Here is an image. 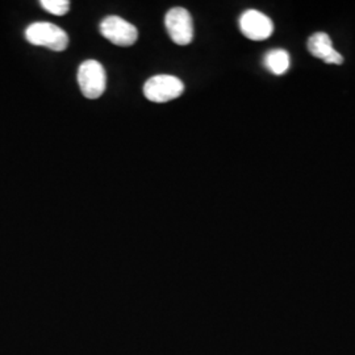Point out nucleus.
Wrapping results in <instances>:
<instances>
[{
	"instance_id": "nucleus-1",
	"label": "nucleus",
	"mask_w": 355,
	"mask_h": 355,
	"mask_svg": "<svg viewBox=\"0 0 355 355\" xmlns=\"http://www.w3.org/2000/svg\"><path fill=\"white\" fill-rule=\"evenodd\" d=\"M28 42L51 51H64L69 46V36L62 28L51 23H35L26 28Z\"/></svg>"
},
{
	"instance_id": "nucleus-2",
	"label": "nucleus",
	"mask_w": 355,
	"mask_h": 355,
	"mask_svg": "<svg viewBox=\"0 0 355 355\" xmlns=\"http://www.w3.org/2000/svg\"><path fill=\"white\" fill-rule=\"evenodd\" d=\"M78 85L87 99L101 98L107 86L104 67L95 60L85 61L78 69Z\"/></svg>"
},
{
	"instance_id": "nucleus-3",
	"label": "nucleus",
	"mask_w": 355,
	"mask_h": 355,
	"mask_svg": "<svg viewBox=\"0 0 355 355\" xmlns=\"http://www.w3.org/2000/svg\"><path fill=\"white\" fill-rule=\"evenodd\" d=\"M184 92L183 82L173 76H155L148 79L144 94L153 103H167L179 98Z\"/></svg>"
},
{
	"instance_id": "nucleus-4",
	"label": "nucleus",
	"mask_w": 355,
	"mask_h": 355,
	"mask_svg": "<svg viewBox=\"0 0 355 355\" xmlns=\"http://www.w3.org/2000/svg\"><path fill=\"white\" fill-rule=\"evenodd\" d=\"M165 26L170 38L180 46L189 45L193 40V23L190 12L182 7L170 10L165 17Z\"/></svg>"
},
{
	"instance_id": "nucleus-5",
	"label": "nucleus",
	"mask_w": 355,
	"mask_h": 355,
	"mask_svg": "<svg viewBox=\"0 0 355 355\" xmlns=\"http://www.w3.org/2000/svg\"><path fill=\"white\" fill-rule=\"evenodd\" d=\"M101 33L117 46H132L139 37L136 26L119 16H108L101 23Z\"/></svg>"
},
{
	"instance_id": "nucleus-6",
	"label": "nucleus",
	"mask_w": 355,
	"mask_h": 355,
	"mask_svg": "<svg viewBox=\"0 0 355 355\" xmlns=\"http://www.w3.org/2000/svg\"><path fill=\"white\" fill-rule=\"evenodd\" d=\"M242 35L253 41L267 40L274 33V24L265 13L257 10H248L240 17Z\"/></svg>"
},
{
	"instance_id": "nucleus-7",
	"label": "nucleus",
	"mask_w": 355,
	"mask_h": 355,
	"mask_svg": "<svg viewBox=\"0 0 355 355\" xmlns=\"http://www.w3.org/2000/svg\"><path fill=\"white\" fill-rule=\"evenodd\" d=\"M308 51L318 60H322L325 64H343V57L333 48L331 40L327 33L318 32L312 35L308 40Z\"/></svg>"
},
{
	"instance_id": "nucleus-8",
	"label": "nucleus",
	"mask_w": 355,
	"mask_h": 355,
	"mask_svg": "<svg viewBox=\"0 0 355 355\" xmlns=\"http://www.w3.org/2000/svg\"><path fill=\"white\" fill-rule=\"evenodd\" d=\"M263 62L272 74L283 76L288 71L291 60H290V54L284 49H272L267 51Z\"/></svg>"
},
{
	"instance_id": "nucleus-9",
	"label": "nucleus",
	"mask_w": 355,
	"mask_h": 355,
	"mask_svg": "<svg viewBox=\"0 0 355 355\" xmlns=\"http://www.w3.org/2000/svg\"><path fill=\"white\" fill-rule=\"evenodd\" d=\"M40 4L45 11L55 16H64L70 10V1L67 0H41Z\"/></svg>"
}]
</instances>
